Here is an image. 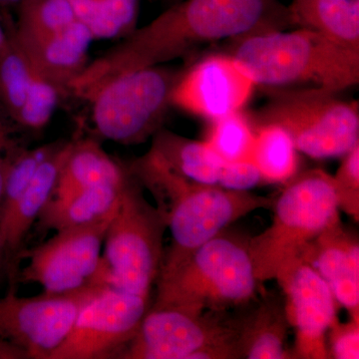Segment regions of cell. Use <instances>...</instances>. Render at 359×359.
Segmentation results:
<instances>
[{"instance_id": "3", "label": "cell", "mask_w": 359, "mask_h": 359, "mask_svg": "<svg viewBox=\"0 0 359 359\" xmlns=\"http://www.w3.org/2000/svg\"><path fill=\"white\" fill-rule=\"evenodd\" d=\"M229 54L266 90L318 89L339 93L359 82V52L297 27L230 40Z\"/></svg>"}, {"instance_id": "26", "label": "cell", "mask_w": 359, "mask_h": 359, "mask_svg": "<svg viewBox=\"0 0 359 359\" xmlns=\"http://www.w3.org/2000/svg\"><path fill=\"white\" fill-rule=\"evenodd\" d=\"M32 65L11 32V39L0 54V106L15 119L29 88Z\"/></svg>"}, {"instance_id": "23", "label": "cell", "mask_w": 359, "mask_h": 359, "mask_svg": "<svg viewBox=\"0 0 359 359\" xmlns=\"http://www.w3.org/2000/svg\"><path fill=\"white\" fill-rule=\"evenodd\" d=\"M94 40H121L138 27L141 0H69Z\"/></svg>"}, {"instance_id": "32", "label": "cell", "mask_w": 359, "mask_h": 359, "mask_svg": "<svg viewBox=\"0 0 359 359\" xmlns=\"http://www.w3.org/2000/svg\"><path fill=\"white\" fill-rule=\"evenodd\" d=\"M261 183L263 177L252 158L224 162L219 170L218 185L228 190L249 191Z\"/></svg>"}, {"instance_id": "17", "label": "cell", "mask_w": 359, "mask_h": 359, "mask_svg": "<svg viewBox=\"0 0 359 359\" xmlns=\"http://www.w3.org/2000/svg\"><path fill=\"white\" fill-rule=\"evenodd\" d=\"M74 138L61 142L53 152L40 164L34 176L21 194L20 199L6 214L0 217V233L6 245L7 257L16 256L26 233L32 228L40 212L53 197L61 170Z\"/></svg>"}, {"instance_id": "16", "label": "cell", "mask_w": 359, "mask_h": 359, "mask_svg": "<svg viewBox=\"0 0 359 359\" xmlns=\"http://www.w3.org/2000/svg\"><path fill=\"white\" fill-rule=\"evenodd\" d=\"M11 33L30 63L40 74L55 84L65 96L70 95L72 82L89 63L93 36L79 21L60 32L36 39H18Z\"/></svg>"}, {"instance_id": "4", "label": "cell", "mask_w": 359, "mask_h": 359, "mask_svg": "<svg viewBox=\"0 0 359 359\" xmlns=\"http://www.w3.org/2000/svg\"><path fill=\"white\" fill-rule=\"evenodd\" d=\"M157 283L153 309L202 314L244 306L256 294L257 283L249 242L223 231Z\"/></svg>"}, {"instance_id": "21", "label": "cell", "mask_w": 359, "mask_h": 359, "mask_svg": "<svg viewBox=\"0 0 359 359\" xmlns=\"http://www.w3.org/2000/svg\"><path fill=\"white\" fill-rule=\"evenodd\" d=\"M126 181L121 185L95 186L69 195L52 197L36 219L37 229L57 231L107 216L119 205Z\"/></svg>"}, {"instance_id": "2", "label": "cell", "mask_w": 359, "mask_h": 359, "mask_svg": "<svg viewBox=\"0 0 359 359\" xmlns=\"http://www.w3.org/2000/svg\"><path fill=\"white\" fill-rule=\"evenodd\" d=\"M128 169L152 194L171 233V245L163 257L159 276L179 268L201 245L238 219L273 207V200L249 191L228 190L187 179L151 149Z\"/></svg>"}, {"instance_id": "1", "label": "cell", "mask_w": 359, "mask_h": 359, "mask_svg": "<svg viewBox=\"0 0 359 359\" xmlns=\"http://www.w3.org/2000/svg\"><path fill=\"white\" fill-rule=\"evenodd\" d=\"M292 27L280 0H181L89 61L71 95L87 101L113 77L192 55L207 44Z\"/></svg>"}, {"instance_id": "19", "label": "cell", "mask_w": 359, "mask_h": 359, "mask_svg": "<svg viewBox=\"0 0 359 359\" xmlns=\"http://www.w3.org/2000/svg\"><path fill=\"white\" fill-rule=\"evenodd\" d=\"M289 321L285 302L266 297L238 320V347L242 358H292L287 347Z\"/></svg>"}, {"instance_id": "25", "label": "cell", "mask_w": 359, "mask_h": 359, "mask_svg": "<svg viewBox=\"0 0 359 359\" xmlns=\"http://www.w3.org/2000/svg\"><path fill=\"white\" fill-rule=\"evenodd\" d=\"M69 0H22L13 34L20 39H36L65 29L75 22Z\"/></svg>"}, {"instance_id": "30", "label": "cell", "mask_w": 359, "mask_h": 359, "mask_svg": "<svg viewBox=\"0 0 359 359\" xmlns=\"http://www.w3.org/2000/svg\"><path fill=\"white\" fill-rule=\"evenodd\" d=\"M332 177L339 209L358 222L359 143L342 156L339 169Z\"/></svg>"}, {"instance_id": "38", "label": "cell", "mask_w": 359, "mask_h": 359, "mask_svg": "<svg viewBox=\"0 0 359 359\" xmlns=\"http://www.w3.org/2000/svg\"><path fill=\"white\" fill-rule=\"evenodd\" d=\"M160 1H162L167 7H169L177 4V2L181 1V0H160Z\"/></svg>"}, {"instance_id": "18", "label": "cell", "mask_w": 359, "mask_h": 359, "mask_svg": "<svg viewBox=\"0 0 359 359\" xmlns=\"http://www.w3.org/2000/svg\"><path fill=\"white\" fill-rule=\"evenodd\" d=\"M129 175L128 167L116 162L96 139L75 135L53 197L95 186L121 185Z\"/></svg>"}, {"instance_id": "10", "label": "cell", "mask_w": 359, "mask_h": 359, "mask_svg": "<svg viewBox=\"0 0 359 359\" xmlns=\"http://www.w3.org/2000/svg\"><path fill=\"white\" fill-rule=\"evenodd\" d=\"M117 209L92 223L57 231L46 242L16 255L28 263L15 278L22 283H36L45 294H51L100 285L97 273L104 240Z\"/></svg>"}, {"instance_id": "9", "label": "cell", "mask_w": 359, "mask_h": 359, "mask_svg": "<svg viewBox=\"0 0 359 359\" xmlns=\"http://www.w3.org/2000/svg\"><path fill=\"white\" fill-rule=\"evenodd\" d=\"M224 313L148 309L136 334L118 358H242L238 320L226 318Z\"/></svg>"}, {"instance_id": "11", "label": "cell", "mask_w": 359, "mask_h": 359, "mask_svg": "<svg viewBox=\"0 0 359 359\" xmlns=\"http://www.w3.org/2000/svg\"><path fill=\"white\" fill-rule=\"evenodd\" d=\"M148 297L101 287L82 306L69 334L48 359L118 358L148 311Z\"/></svg>"}, {"instance_id": "20", "label": "cell", "mask_w": 359, "mask_h": 359, "mask_svg": "<svg viewBox=\"0 0 359 359\" xmlns=\"http://www.w3.org/2000/svg\"><path fill=\"white\" fill-rule=\"evenodd\" d=\"M287 7L292 27L359 52V0H292Z\"/></svg>"}, {"instance_id": "7", "label": "cell", "mask_w": 359, "mask_h": 359, "mask_svg": "<svg viewBox=\"0 0 359 359\" xmlns=\"http://www.w3.org/2000/svg\"><path fill=\"white\" fill-rule=\"evenodd\" d=\"M268 102L250 119L254 127L275 124L295 148L313 159L342 157L359 143L358 101L318 89L266 90Z\"/></svg>"}, {"instance_id": "24", "label": "cell", "mask_w": 359, "mask_h": 359, "mask_svg": "<svg viewBox=\"0 0 359 359\" xmlns=\"http://www.w3.org/2000/svg\"><path fill=\"white\" fill-rule=\"evenodd\" d=\"M252 160L264 183L285 184L299 173V151L287 131L275 124L255 127Z\"/></svg>"}, {"instance_id": "12", "label": "cell", "mask_w": 359, "mask_h": 359, "mask_svg": "<svg viewBox=\"0 0 359 359\" xmlns=\"http://www.w3.org/2000/svg\"><path fill=\"white\" fill-rule=\"evenodd\" d=\"M103 285H91L68 294L21 297L11 287L0 297V335L27 353L48 359L69 334L82 306Z\"/></svg>"}, {"instance_id": "34", "label": "cell", "mask_w": 359, "mask_h": 359, "mask_svg": "<svg viewBox=\"0 0 359 359\" xmlns=\"http://www.w3.org/2000/svg\"><path fill=\"white\" fill-rule=\"evenodd\" d=\"M0 359H29L27 353L0 335Z\"/></svg>"}, {"instance_id": "8", "label": "cell", "mask_w": 359, "mask_h": 359, "mask_svg": "<svg viewBox=\"0 0 359 359\" xmlns=\"http://www.w3.org/2000/svg\"><path fill=\"white\" fill-rule=\"evenodd\" d=\"M184 68L150 66L101 85L87 100L97 136L126 146L152 138L172 107V93Z\"/></svg>"}, {"instance_id": "13", "label": "cell", "mask_w": 359, "mask_h": 359, "mask_svg": "<svg viewBox=\"0 0 359 359\" xmlns=\"http://www.w3.org/2000/svg\"><path fill=\"white\" fill-rule=\"evenodd\" d=\"M285 294V309L295 339L292 358L327 359V335L335 320L337 302L327 283L302 257L276 276Z\"/></svg>"}, {"instance_id": "28", "label": "cell", "mask_w": 359, "mask_h": 359, "mask_svg": "<svg viewBox=\"0 0 359 359\" xmlns=\"http://www.w3.org/2000/svg\"><path fill=\"white\" fill-rule=\"evenodd\" d=\"M32 77L22 107L14 121L23 128L39 131L50 122L65 94L32 66Z\"/></svg>"}, {"instance_id": "33", "label": "cell", "mask_w": 359, "mask_h": 359, "mask_svg": "<svg viewBox=\"0 0 359 359\" xmlns=\"http://www.w3.org/2000/svg\"><path fill=\"white\" fill-rule=\"evenodd\" d=\"M18 150L20 149L13 147V143L9 139L6 123L2 119V115L0 113V210H1L2 195H4L7 172H8L14 156L16 155Z\"/></svg>"}, {"instance_id": "31", "label": "cell", "mask_w": 359, "mask_h": 359, "mask_svg": "<svg viewBox=\"0 0 359 359\" xmlns=\"http://www.w3.org/2000/svg\"><path fill=\"white\" fill-rule=\"evenodd\" d=\"M327 344L330 358H359V318H349L347 323H332L328 330Z\"/></svg>"}, {"instance_id": "22", "label": "cell", "mask_w": 359, "mask_h": 359, "mask_svg": "<svg viewBox=\"0 0 359 359\" xmlns=\"http://www.w3.org/2000/svg\"><path fill=\"white\" fill-rule=\"evenodd\" d=\"M150 149L185 178L197 183L218 185L224 161L207 142L193 140L162 127L152 137Z\"/></svg>"}, {"instance_id": "36", "label": "cell", "mask_w": 359, "mask_h": 359, "mask_svg": "<svg viewBox=\"0 0 359 359\" xmlns=\"http://www.w3.org/2000/svg\"><path fill=\"white\" fill-rule=\"evenodd\" d=\"M7 259V254L6 245H4V240H2L1 233H0V273L4 269V264Z\"/></svg>"}, {"instance_id": "27", "label": "cell", "mask_w": 359, "mask_h": 359, "mask_svg": "<svg viewBox=\"0 0 359 359\" xmlns=\"http://www.w3.org/2000/svg\"><path fill=\"white\" fill-rule=\"evenodd\" d=\"M256 130L244 110L211 121L207 142L224 162L248 159L252 156Z\"/></svg>"}, {"instance_id": "29", "label": "cell", "mask_w": 359, "mask_h": 359, "mask_svg": "<svg viewBox=\"0 0 359 359\" xmlns=\"http://www.w3.org/2000/svg\"><path fill=\"white\" fill-rule=\"evenodd\" d=\"M61 142L56 141L37 148L18 150L7 172L0 217L6 214L18 202L40 164L60 145Z\"/></svg>"}, {"instance_id": "15", "label": "cell", "mask_w": 359, "mask_h": 359, "mask_svg": "<svg viewBox=\"0 0 359 359\" xmlns=\"http://www.w3.org/2000/svg\"><path fill=\"white\" fill-rule=\"evenodd\" d=\"M327 283L335 301L351 318H359V243L339 221L321 231L302 252Z\"/></svg>"}, {"instance_id": "6", "label": "cell", "mask_w": 359, "mask_h": 359, "mask_svg": "<svg viewBox=\"0 0 359 359\" xmlns=\"http://www.w3.org/2000/svg\"><path fill=\"white\" fill-rule=\"evenodd\" d=\"M166 229L162 215L130 173L106 233L97 283L149 299L162 266Z\"/></svg>"}, {"instance_id": "35", "label": "cell", "mask_w": 359, "mask_h": 359, "mask_svg": "<svg viewBox=\"0 0 359 359\" xmlns=\"http://www.w3.org/2000/svg\"><path fill=\"white\" fill-rule=\"evenodd\" d=\"M9 39H11V32H6L4 28L0 25V54L6 49Z\"/></svg>"}, {"instance_id": "5", "label": "cell", "mask_w": 359, "mask_h": 359, "mask_svg": "<svg viewBox=\"0 0 359 359\" xmlns=\"http://www.w3.org/2000/svg\"><path fill=\"white\" fill-rule=\"evenodd\" d=\"M273 207L269 228L249 241L257 283L276 280L321 231L340 219L332 175L320 169L295 175Z\"/></svg>"}, {"instance_id": "14", "label": "cell", "mask_w": 359, "mask_h": 359, "mask_svg": "<svg viewBox=\"0 0 359 359\" xmlns=\"http://www.w3.org/2000/svg\"><path fill=\"white\" fill-rule=\"evenodd\" d=\"M256 87L235 59L214 52L184 68L172 93V107L211 122L244 110Z\"/></svg>"}, {"instance_id": "37", "label": "cell", "mask_w": 359, "mask_h": 359, "mask_svg": "<svg viewBox=\"0 0 359 359\" xmlns=\"http://www.w3.org/2000/svg\"><path fill=\"white\" fill-rule=\"evenodd\" d=\"M22 0H0V6H13V4H20Z\"/></svg>"}]
</instances>
